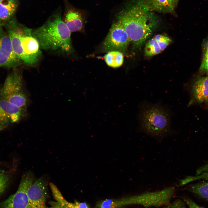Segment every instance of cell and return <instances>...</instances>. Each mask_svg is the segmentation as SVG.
I'll return each instance as SVG.
<instances>
[{"label":"cell","instance_id":"6da1fadb","mask_svg":"<svg viewBox=\"0 0 208 208\" xmlns=\"http://www.w3.org/2000/svg\"><path fill=\"white\" fill-rule=\"evenodd\" d=\"M134 47L140 49L157 27V16L143 0H127L116 16Z\"/></svg>","mask_w":208,"mask_h":208},{"label":"cell","instance_id":"7a4b0ae2","mask_svg":"<svg viewBox=\"0 0 208 208\" xmlns=\"http://www.w3.org/2000/svg\"><path fill=\"white\" fill-rule=\"evenodd\" d=\"M61 14L62 9L59 7L43 25L32 30V36L38 41L40 49L67 53L72 51L71 32Z\"/></svg>","mask_w":208,"mask_h":208},{"label":"cell","instance_id":"3957f363","mask_svg":"<svg viewBox=\"0 0 208 208\" xmlns=\"http://www.w3.org/2000/svg\"><path fill=\"white\" fill-rule=\"evenodd\" d=\"M32 29L23 25H13L7 29L13 50L21 62L28 66L37 65L42 56L39 44L32 36Z\"/></svg>","mask_w":208,"mask_h":208},{"label":"cell","instance_id":"277c9868","mask_svg":"<svg viewBox=\"0 0 208 208\" xmlns=\"http://www.w3.org/2000/svg\"><path fill=\"white\" fill-rule=\"evenodd\" d=\"M138 118L141 129L151 135L164 136L171 130L170 112L159 104L143 103L140 108Z\"/></svg>","mask_w":208,"mask_h":208},{"label":"cell","instance_id":"5b68a950","mask_svg":"<svg viewBox=\"0 0 208 208\" xmlns=\"http://www.w3.org/2000/svg\"><path fill=\"white\" fill-rule=\"evenodd\" d=\"M12 69L1 88L0 99L26 110L29 100L24 90L22 74L17 68Z\"/></svg>","mask_w":208,"mask_h":208},{"label":"cell","instance_id":"8992f818","mask_svg":"<svg viewBox=\"0 0 208 208\" xmlns=\"http://www.w3.org/2000/svg\"><path fill=\"white\" fill-rule=\"evenodd\" d=\"M35 179L32 171H28L24 173L17 191L2 202L1 208H28L29 203L28 190Z\"/></svg>","mask_w":208,"mask_h":208},{"label":"cell","instance_id":"52a82bcc","mask_svg":"<svg viewBox=\"0 0 208 208\" xmlns=\"http://www.w3.org/2000/svg\"><path fill=\"white\" fill-rule=\"evenodd\" d=\"M131 42L123 26L118 21L112 25L103 43L105 51H116L124 52Z\"/></svg>","mask_w":208,"mask_h":208},{"label":"cell","instance_id":"ba28073f","mask_svg":"<svg viewBox=\"0 0 208 208\" xmlns=\"http://www.w3.org/2000/svg\"><path fill=\"white\" fill-rule=\"evenodd\" d=\"M21 62L13 50L3 22L0 21V67L17 68Z\"/></svg>","mask_w":208,"mask_h":208},{"label":"cell","instance_id":"9c48e42d","mask_svg":"<svg viewBox=\"0 0 208 208\" xmlns=\"http://www.w3.org/2000/svg\"><path fill=\"white\" fill-rule=\"evenodd\" d=\"M26 110L11 103L0 99V127H7L18 122L25 116Z\"/></svg>","mask_w":208,"mask_h":208},{"label":"cell","instance_id":"30bf717a","mask_svg":"<svg viewBox=\"0 0 208 208\" xmlns=\"http://www.w3.org/2000/svg\"><path fill=\"white\" fill-rule=\"evenodd\" d=\"M49 179L48 176H42L30 186L27 192L29 204L46 206Z\"/></svg>","mask_w":208,"mask_h":208},{"label":"cell","instance_id":"8fae6325","mask_svg":"<svg viewBox=\"0 0 208 208\" xmlns=\"http://www.w3.org/2000/svg\"><path fill=\"white\" fill-rule=\"evenodd\" d=\"M64 5V21L70 32L77 31L82 28L83 20L81 12L73 7L68 0H63Z\"/></svg>","mask_w":208,"mask_h":208},{"label":"cell","instance_id":"7c38bea8","mask_svg":"<svg viewBox=\"0 0 208 208\" xmlns=\"http://www.w3.org/2000/svg\"><path fill=\"white\" fill-rule=\"evenodd\" d=\"M49 185L55 200L51 201L50 207L47 208H91L86 202L77 201L70 202L67 201L54 184L50 182Z\"/></svg>","mask_w":208,"mask_h":208},{"label":"cell","instance_id":"4fadbf2b","mask_svg":"<svg viewBox=\"0 0 208 208\" xmlns=\"http://www.w3.org/2000/svg\"><path fill=\"white\" fill-rule=\"evenodd\" d=\"M191 92L198 102L207 101L208 99V77H202L196 81L192 86Z\"/></svg>","mask_w":208,"mask_h":208},{"label":"cell","instance_id":"5bb4252c","mask_svg":"<svg viewBox=\"0 0 208 208\" xmlns=\"http://www.w3.org/2000/svg\"><path fill=\"white\" fill-rule=\"evenodd\" d=\"M18 5L17 0H2L0 2V21L5 22L13 17Z\"/></svg>","mask_w":208,"mask_h":208},{"label":"cell","instance_id":"9a60e30c","mask_svg":"<svg viewBox=\"0 0 208 208\" xmlns=\"http://www.w3.org/2000/svg\"><path fill=\"white\" fill-rule=\"evenodd\" d=\"M149 10L163 13H172L174 8L168 0H143Z\"/></svg>","mask_w":208,"mask_h":208},{"label":"cell","instance_id":"2e32d148","mask_svg":"<svg viewBox=\"0 0 208 208\" xmlns=\"http://www.w3.org/2000/svg\"><path fill=\"white\" fill-rule=\"evenodd\" d=\"M106 64L109 66L114 68H118L122 65L124 56L122 53L116 51L108 52L104 57Z\"/></svg>","mask_w":208,"mask_h":208},{"label":"cell","instance_id":"e0dca14e","mask_svg":"<svg viewBox=\"0 0 208 208\" xmlns=\"http://www.w3.org/2000/svg\"><path fill=\"white\" fill-rule=\"evenodd\" d=\"M161 51L154 37L149 40L146 44L144 54L146 57L153 56L159 54Z\"/></svg>","mask_w":208,"mask_h":208},{"label":"cell","instance_id":"ac0fdd59","mask_svg":"<svg viewBox=\"0 0 208 208\" xmlns=\"http://www.w3.org/2000/svg\"><path fill=\"white\" fill-rule=\"evenodd\" d=\"M191 190L201 198L208 200V181L194 184L191 186Z\"/></svg>","mask_w":208,"mask_h":208},{"label":"cell","instance_id":"d6986e66","mask_svg":"<svg viewBox=\"0 0 208 208\" xmlns=\"http://www.w3.org/2000/svg\"><path fill=\"white\" fill-rule=\"evenodd\" d=\"M160 49L162 51L171 42V39L166 35L159 34L154 37Z\"/></svg>","mask_w":208,"mask_h":208},{"label":"cell","instance_id":"ffe728a7","mask_svg":"<svg viewBox=\"0 0 208 208\" xmlns=\"http://www.w3.org/2000/svg\"><path fill=\"white\" fill-rule=\"evenodd\" d=\"M10 175L5 170H0V195L6 189L9 183Z\"/></svg>","mask_w":208,"mask_h":208},{"label":"cell","instance_id":"44dd1931","mask_svg":"<svg viewBox=\"0 0 208 208\" xmlns=\"http://www.w3.org/2000/svg\"><path fill=\"white\" fill-rule=\"evenodd\" d=\"M200 180L208 181V171L203 172L194 176L187 177L181 181L180 185H183L192 181Z\"/></svg>","mask_w":208,"mask_h":208},{"label":"cell","instance_id":"7402d4cb","mask_svg":"<svg viewBox=\"0 0 208 208\" xmlns=\"http://www.w3.org/2000/svg\"><path fill=\"white\" fill-rule=\"evenodd\" d=\"M200 70L208 72V44L206 47L205 53L200 67Z\"/></svg>","mask_w":208,"mask_h":208},{"label":"cell","instance_id":"603a6c76","mask_svg":"<svg viewBox=\"0 0 208 208\" xmlns=\"http://www.w3.org/2000/svg\"><path fill=\"white\" fill-rule=\"evenodd\" d=\"M166 208H185L184 203L180 199H177L167 205Z\"/></svg>","mask_w":208,"mask_h":208},{"label":"cell","instance_id":"cb8c5ba5","mask_svg":"<svg viewBox=\"0 0 208 208\" xmlns=\"http://www.w3.org/2000/svg\"><path fill=\"white\" fill-rule=\"evenodd\" d=\"M184 200L187 205L189 208H203L198 205L190 199H184Z\"/></svg>","mask_w":208,"mask_h":208},{"label":"cell","instance_id":"d4e9b609","mask_svg":"<svg viewBox=\"0 0 208 208\" xmlns=\"http://www.w3.org/2000/svg\"><path fill=\"white\" fill-rule=\"evenodd\" d=\"M208 171V163L200 167L196 170V174L198 175L203 172Z\"/></svg>","mask_w":208,"mask_h":208},{"label":"cell","instance_id":"484cf974","mask_svg":"<svg viewBox=\"0 0 208 208\" xmlns=\"http://www.w3.org/2000/svg\"><path fill=\"white\" fill-rule=\"evenodd\" d=\"M179 0H168L170 4L174 9L177 5Z\"/></svg>","mask_w":208,"mask_h":208},{"label":"cell","instance_id":"4316f807","mask_svg":"<svg viewBox=\"0 0 208 208\" xmlns=\"http://www.w3.org/2000/svg\"><path fill=\"white\" fill-rule=\"evenodd\" d=\"M28 208H47L46 206H41L29 204Z\"/></svg>","mask_w":208,"mask_h":208},{"label":"cell","instance_id":"83f0119b","mask_svg":"<svg viewBox=\"0 0 208 208\" xmlns=\"http://www.w3.org/2000/svg\"><path fill=\"white\" fill-rule=\"evenodd\" d=\"M6 127H0V131Z\"/></svg>","mask_w":208,"mask_h":208},{"label":"cell","instance_id":"f1b7e54d","mask_svg":"<svg viewBox=\"0 0 208 208\" xmlns=\"http://www.w3.org/2000/svg\"><path fill=\"white\" fill-rule=\"evenodd\" d=\"M207 103H208V99L207 100Z\"/></svg>","mask_w":208,"mask_h":208},{"label":"cell","instance_id":"f546056e","mask_svg":"<svg viewBox=\"0 0 208 208\" xmlns=\"http://www.w3.org/2000/svg\"><path fill=\"white\" fill-rule=\"evenodd\" d=\"M2 0H0V2H1V1H2Z\"/></svg>","mask_w":208,"mask_h":208},{"label":"cell","instance_id":"4dcf8cb0","mask_svg":"<svg viewBox=\"0 0 208 208\" xmlns=\"http://www.w3.org/2000/svg\"><path fill=\"white\" fill-rule=\"evenodd\" d=\"M1 88V87H0V88Z\"/></svg>","mask_w":208,"mask_h":208}]
</instances>
